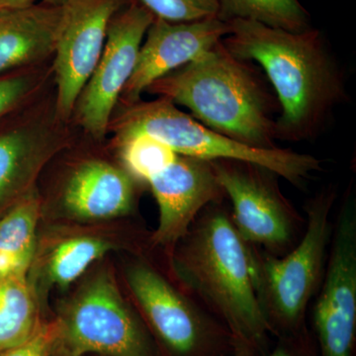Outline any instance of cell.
<instances>
[{
	"label": "cell",
	"instance_id": "6da1fadb",
	"mask_svg": "<svg viewBox=\"0 0 356 356\" xmlns=\"http://www.w3.org/2000/svg\"><path fill=\"white\" fill-rule=\"evenodd\" d=\"M222 43L235 57L261 65L280 105L275 139L317 137L346 102L343 70L318 30L290 32L257 21H228Z\"/></svg>",
	"mask_w": 356,
	"mask_h": 356
},
{
	"label": "cell",
	"instance_id": "7a4b0ae2",
	"mask_svg": "<svg viewBox=\"0 0 356 356\" xmlns=\"http://www.w3.org/2000/svg\"><path fill=\"white\" fill-rule=\"evenodd\" d=\"M146 91L191 110L204 126L241 144L277 147V98L252 65L229 53L222 41Z\"/></svg>",
	"mask_w": 356,
	"mask_h": 356
},
{
	"label": "cell",
	"instance_id": "3957f363",
	"mask_svg": "<svg viewBox=\"0 0 356 356\" xmlns=\"http://www.w3.org/2000/svg\"><path fill=\"white\" fill-rule=\"evenodd\" d=\"M179 243L173 267L180 280L218 315L233 339L264 355L273 334L255 293L250 245L231 215L216 204L206 208Z\"/></svg>",
	"mask_w": 356,
	"mask_h": 356
},
{
	"label": "cell",
	"instance_id": "277c9868",
	"mask_svg": "<svg viewBox=\"0 0 356 356\" xmlns=\"http://www.w3.org/2000/svg\"><path fill=\"white\" fill-rule=\"evenodd\" d=\"M108 131L114 133L115 142L147 134L165 143L180 156L254 163L295 185L321 170L320 161L311 154L280 147L255 149L229 139L180 111L165 97L123 105L121 111L110 121Z\"/></svg>",
	"mask_w": 356,
	"mask_h": 356
},
{
	"label": "cell",
	"instance_id": "5b68a950",
	"mask_svg": "<svg viewBox=\"0 0 356 356\" xmlns=\"http://www.w3.org/2000/svg\"><path fill=\"white\" fill-rule=\"evenodd\" d=\"M334 201L332 192L327 191L308 204L305 234L284 257L250 245L255 293L273 334H293L305 327L307 308L324 277Z\"/></svg>",
	"mask_w": 356,
	"mask_h": 356
},
{
	"label": "cell",
	"instance_id": "8992f818",
	"mask_svg": "<svg viewBox=\"0 0 356 356\" xmlns=\"http://www.w3.org/2000/svg\"><path fill=\"white\" fill-rule=\"evenodd\" d=\"M54 325V350L69 356H154L144 327L105 271L79 290Z\"/></svg>",
	"mask_w": 356,
	"mask_h": 356
},
{
	"label": "cell",
	"instance_id": "52a82bcc",
	"mask_svg": "<svg viewBox=\"0 0 356 356\" xmlns=\"http://www.w3.org/2000/svg\"><path fill=\"white\" fill-rule=\"evenodd\" d=\"M134 298L166 350L172 356H226L233 337L147 264L127 270Z\"/></svg>",
	"mask_w": 356,
	"mask_h": 356
},
{
	"label": "cell",
	"instance_id": "ba28073f",
	"mask_svg": "<svg viewBox=\"0 0 356 356\" xmlns=\"http://www.w3.org/2000/svg\"><path fill=\"white\" fill-rule=\"evenodd\" d=\"M225 195L233 205L232 222L248 245L269 254L291 245L300 218L281 193L276 173L254 163L211 161Z\"/></svg>",
	"mask_w": 356,
	"mask_h": 356
},
{
	"label": "cell",
	"instance_id": "9c48e42d",
	"mask_svg": "<svg viewBox=\"0 0 356 356\" xmlns=\"http://www.w3.org/2000/svg\"><path fill=\"white\" fill-rule=\"evenodd\" d=\"M154 16L134 1L110 22L102 57L79 96L74 118L93 139L108 133L113 110L132 76L138 55Z\"/></svg>",
	"mask_w": 356,
	"mask_h": 356
},
{
	"label": "cell",
	"instance_id": "30bf717a",
	"mask_svg": "<svg viewBox=\"0 0 356 356\" xmlns=\"http://www.w3.org/2000/svg\"><path fill=\"white\" fill-rule=\"evenodd\" d=\"M135 0H67L54 51L55 117L67 122L102 57L110 22Z\"/></svg>",
	"mask_w": 356,
	"mask_h": 356
},
{
	"label": "cell",
	"instance_id": "8fae6325",
	"mask_svg": "<svg viewBox=\"0 0 356 356\" xmlns=\"http://www.w3.org/2000/svg\"><path fill=\"white\" fill-rule=\"evenodd\" d=\"M329 264L314 307L320 356H355L356 334V208L350 198L332 235Z\"/></svg>",
	"mask_w": 356,
	"mask_h": 356
},
{
	"label": "cell",
	"instance_id": "7c38bea8",
	"mask_svg": "<svg viewBox=\"0 0 356 356\" xmlns=\"http://www.w3.org/2000/svg\"><path fill=\"white\" fill-rule=\"evenodd\" d=\"M229 32L228 21L219 17L179 23L154 18L140 46L132 76L122 92V102H139L152 83L200 57Z\"/></svg>",
	"mask_w": 356,
	"mask_h": 356
},
{
	"label": "cell",
	"instance_id": "4fadbf2b",
	"mask_svg": "<svg viewBox=\"0 0 356 356\" xmlns=\"http://www.w3.org/2000/svg\"><path fill=\"white\" fill-rule=\"evenodd\" d=\"M159 205L156 245L175 247L186 235L201 211L225 195L211 161L180 156L147 181Z\"/></svg>",
	"mask_w": 356,
	"mask_h": 356
},
{
	"label": "cell",
	"instance_id": "5bb4252c",
	"mask_svg": "<svg viewBox=\"0 0 356 356\" xmlns=\"http://www.w3.org/2000/svg\"><path fill=\"white\" fill-rule=\"evenodd\" d=\"M54 124L32 121L0 133V213L34 189L42 168L65 146Z\"/></svg>",
	"mask_w": 356,
	"mask_h": 356
},
{
	"label": "cell",
	"instance_id": "9a60e30c",
	"mask_svg": "<svg viewBox=\"0 0 356 356\" xmlns=\"http://www.w3.org/2000/svg\"><path fill=\"white\" fill-rule=\"evenodd\" d=\"M134 202L132 175L100 159L77 166L60 194L65 212L74 219L88 221L123 216L132 210Z\"/></svg>",
	"mask_w": 356,
	"mask_h": 356
},
{
	"label": "cell",
	"instance_id": "2e32d148",
	"mask_svg": "<svg viewBox=\"0 0 356 356\" xmlns=\"http://www.w3.org/2000/svg\"><path fill=\"white\" fill-rule=\"evenodd\" d=\"M62 13L43 2L0 10V74L54 55Z\"/></svg>",
	"mask_w": 356,
	"mask_h": 356
},
{
	"label": "cell",
	"instance_id": "e0dca14e",
	"mask_svg": "<svg viewBox=\"0 0 356 356\" xmlns=\"http://www.w3.org/2000/svg\"><path fill=\"white\" fill-rule=\"evenodd\" d=\"M41 202L32 189L0 219V276L27 274L36 248Z\"/></svg>",
	"mask_w": 356,
	"mask_h": 356
},
{
	"label": "cell",
	"instance_id": "ac0fdd59",
	"mask_svg": "<svg viewBox=\"0 0 356 356\" xmlns=\"http://www.w3.org/2000/svg\"><path fill=\"white\" fill-rule=\"evenodd\" d=\"M41 324L27 274L0 276V353L24 343Z\"/></svg>",
	"mask_w": 356,
	"mask_h": 356
},
{
	"label": "cell",
	"instance_id": "d6986e66",
	"mask_svg": "<svg viewBox=\"0 0 356 356\" xmlns=\"http://www.w3.org/2000/svg\"><path fill=\"white\" fill-rule=\"evenodd\" d=\"M220 19L257 21L269 27L302 32L310 27V16L299 0H218Z\"/></svg>",
	"mask_w": 356,
	"mask_h": 356
},
{
	"label": "cell",
	"instance_id": "ffe728a7",
	"mask_svg": "<svg viewBox=\"0 0 356 356\" xmlns=\"http://www.w3.org/2000/svg\"><path fill=\"white\" fill-rule=\"evenodd\" d=\"M114 245L96 236H74L53 250L47 264V281L58 287L79 280L93 262L110 252Z\"/></svg>",
	"mask_w": 356,
	"mask_h": 356
},
{
	"label": "cell",
	"instance_id": "44dd1931",
	"mask_svg": "<svg viewBox=\"0 0 356 356\" xmlns=\"http://www.w3.org/2000/svg\"><path fill=\"white\" fill-rule=\"evenodd\" d=\"M126 172L137 179L149 181L177 159L172 147L147 134L130 136L115 142Z\"/></svg>",
	"mask_w": 356,
	"mask_h": 356
},
{
	"label": "cell",
	"instance_id": "7402d4cb",
	"mask_svg": "<svg viewBox=\"0 0 356 356\" xmlns=\"http://www.w3.org/2000/svg\"><path fill=\"white\" fill-rule=\"evenodd\" d=\"M154 18L168 22H192L219 17L218 0H135Z\"/></svg>",
	"mask_w": 356,
	"mask_h": 356
},
{
	"label": "cell",
	"instance_id": "603a6c76",
	"mask_svg": "<svg viewBox=\"0 0 356 356\" xmlns=\"http://www.w3.org/2000/svg\"><path fill=\"white\" fill-rule=\"evenodd\" d=\"M42 79L41 74L34 72L0 79V118L34 95Z\"/></svg>",
	"mask_w": 356,
	"mask_h": 356
},
{
	"label": "cell",
	"instance_id": "cb8c5ba5",
	"mask_svg": "<svg viewBox=\"0 0 356 356\" xmlns=\"http://www.w3.org/2000/svg\"><path fill=\"white\" fill-rule=\"evenodd\" d=\"M56 329L53 324H41L24 343L1 351L0 356H51L55 346Z\"/></svg>",
	"mask_w": 356,
	"mask_h": 356
},
{
	"label": "cell",
	"instance_id": "d4e9b609",
	"mask_svg": "<svg viewBox=\"0 0 356 356\" xmlns=\"http://www.w3.org/2000/svg\"><path fill=\"white\" fill-rule=\"evenodd\" d=\"M278 337L280 339L273 350L266 351L261 356H320L317 343L306 327H302L298 332Z\"/></svg>",
	"mask_w": 356,
	"mask_h": 356
},
{
	"label": "cell",
	"instance_id": "484cf974",
	"mask_svg": "<svg viewBox=\"0 0 356 356\" xmlns=\"http://www.w3.org/2000/svg\"><path fill=\"white\" fill-rule=\"evenodd\" d=\"M226 356H257V355L247 343L233 339V346Z\"/></svg>",
	"mask_w": 356,
	"mask_h": 356
},
{
	"label": "cell",
	"instance_id": "4316f807",
	"mask_svg": "<svg viewBox=\"0 0 356 356\" xmlns=\"http://www.w3.org/2000/svg\"><path fill=\"white\" fill-rule=\"evenodd\" d=\"M35 4V0H0V10L20 9Z\"/></svg>",
	"mask_w": 356,
	"mask_h": 356
},
{
	"label": "cell",
	"instance_id": "83f0119b",
	"mask_svg": "<svg viewBox=\"0 0 356 356\" xmlns=\"http://www.w3.org/2000/svg\"><path fill=\"white\" fill-rule=\"evenodd\" d=\"M67 0H43V3L49 4V6H64Z\"/></svg>",
	"mask_w": 356,
	"mask_h": 356
},
{
	"label": "cell",
	"instance_id": "f1b7e54d",
	"mask_svg": "<svg viewBox=\"0 0 356 356\" xmlns=\"http://www.w3.org/2000/svg\"><path fill=\"white\" fill-rule=\"evenodd\" d=\"M51 356H69V355H65V353H60V351L53 350V353H51Z\"/></svg>",
	"mask_w": 356,
	"mask_h": 356
}]
</instances>
